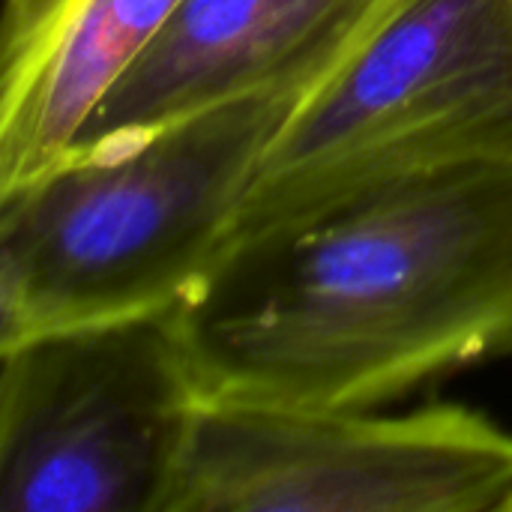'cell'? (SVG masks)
I'll use <instances>...</instances> for the list:
<instances>
[{"label": "cell", "mask_w": 512, "mask_h": 512, "mask_svg": "<svg viewBox=\"0 0 512 512\" xmlns=\"http://www.w3.org/2000/svg\"><path fill=\"white\" fill-rule=\"evenodd\" d=\"M204 405L375 411L512 354V165L387 186L174 309Z\"/></svg>", "instance_id": "cell-1"}, {"label": "cell", "mask_w": 512, "mask_h": 512, "mask_svg": "<svg viewBox=\"0 0 512 512\" xmlns=\"http://www.w3.org/2000/svg\"><path fill=\"white\" fill-rule=\"evenodd\" d=\"M318 81L216 105L117 153L66 156L0 192V348L180 309L219 267L264 150Z\"/></svg>", "instance_id": "cell-2"}, {"label": "cell", "mask_w": 512, "mask_h": 512, "mask_svg": "<svg viewBox=\"0 0 512 512\" xmlns=\"http://www.w3.org/2000/svg\"><path fill=\"white\" fill-rule=\"evenodd\" d=\"M477 165H512V0H387L264 150L222 261Z\"/></svg>", "instance_id": "cell-3"}, {"label": "cell", "mask_w": 512, "mask_h": 512, "mask_svg": "<svg viewBox=\"0 0 512 512\" xmlns=\"http://www.w3.org/2000/svg\"><path fill=\"white\" fill-rule=\"evenodd\" d=\"M201 405L174 312L0 348V512H162Z\"/></svg>", "instance_id": "cell-4"}, {"label": "cell", "mask_w": 512, "mask_h": 512, "mask_svg": "<svg viewBox=\"0 0 512 512\" xmlns=\"http://www.w3.org/2000/svg\"><path fill=\"white\" fill-rule=\"evenodd\" d=\"M512 432L465 405L402 417L201 405L162 512H507Z\"/></svg>", "instance_id": "cell-5"}, {"label": "cell", "mask_w": 512, "mask_h": 512, "mask_svg": "<svg viewBox=\"0 0 512 512\" xmlns=\"http://www.w3.org/2000/svg\"><path fill=\"white\" fill-rule=\"evenodd\" d=\"M384 6L387 0H177L66 156L117 153L216 105L318 81Z\"/></svg>", "instance_id": "cell-6"}, {"label": "cell", "mask_w": 512, "mask_h": 512, "mask_svg": "<svg viewBox=\"0 0 512 512\" xmlns=\"http://www.w3.org/2000/svg\"><path fill=\"white\" fill-rule=\"evenodd\" d=\"M177 0H6L0 192L54 168Z\"/></svg>", "instance_id": "cell-7"}, {"label": "cell", "mask_w": 512, "mask_h": 512, "mask_svg": "<svg viewBox=\"0 0 512 512\" xmlns=\"http://www.w3.org/2000/svg\"><path fill=\"white\" fill-rule=\"evenodd\" d=\"M507 512H512V501H510V507H507Z\"/></svg>", "instance_id": "cell-8"}]
</instances>
